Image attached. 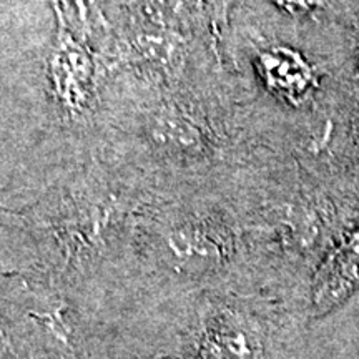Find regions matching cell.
I'll list each match as a JSON object with an SVG mask.
<instances>
[{
  "label": "cell",
  "instance_id": "1",
  "mask_svg": "<svg viewBox=\"0 0 359 359\" xmlns=\"http://www.w3.org/2000/svg\"><path fill=\"white\" fill-rule=\"evenodd\" d=\"M255 64L268 92L293 107L304 105L320 85L316 70L303 53L286 45L264 48Z\"/></svg>",
  "mask_w": 359,
  "mask_h": 359
},
{
  "label": "cell",
  "instance_id": "2",
  "mask_svg": "<svg viewBox=\"0 0 359 359\" xmlns=\"http://www.w3.org/2000/svg\"><path fill=\"white\" fill-rule=\"evenodd\" d=\"M359 290V226L325 258L313 281L311 304L316 316L346 302Z\"/></svg>",
  "mask_w": 359,
  "mask_h": 359
},
{
  "label": "cell",
  "instance_id": "3",
  "mask_svg": "<svg viewBox=\"0 0 359 359\" xmlns=\"http://www.w3.org/2000/svg\"><path fill=\"white\" fill-rule=\"evenodd\" d=\"M255 338L235 321L218 318L205 327L198 359H253Z\"/></svg>",
  "mask_w": 359,
  "mask_h": 359
},
{
  "label": "cell",
  "instance_id": "4",
  "mask_svg": "<svg viewBox=\"0 0 359 359\" xmlns=\"http://www.w3.org/2000/svg\"><path fill=\"white\" fill-rule=\"evenodd\" d=\"M278 8L290 15H304L325 6V0H275Z\"/></svg>",
  "mask_w": 359,
  "mask_h": 359
}]
</instances>
